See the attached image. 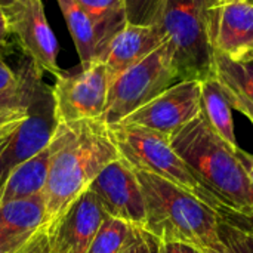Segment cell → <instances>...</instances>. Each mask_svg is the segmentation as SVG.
Returning a JSON list of instances; mask_svg holds the SVG:
<instances>
[{"instance_id": "8fae6325", "label": "cell", "mask_w": 253, "mask_h": 253, "mask_svg": "<svg viewBox=\"0 0 253 253\" xmlns=\"http://www.w3.org/2000/svg\"><path fill=\"white\" fill-rule=\"evenodd\" d=\"M105 213L136 228L145 227V200L136 172L122 157L108 163L89 188Z\"/></svg>"}, {"instance_id": "30bf717a", "label": "cell", "mask_w": 253, "mask_h": 253, "mask_svg": "<svg viewBox=\"0 0 253 253\" xmlns=\"http://www.w3.org/2000/svg\"><path fill=\"white\" fill-rule=\"evenodd\" d=\"M200 102L202 82L182 80L168 87L120 123L148 127L170 136L202 113Z\"/></svg>"}, {"instance_id": "e0dca14e", "label": "cell", "mask_w": 253, "mask_h": 253, "mask_svg": "<svg viewBox=\"0 0 253 253\" xmlns=\"http://www.w3.org/2000/svg\"><path fill=\"white\" fill-rule=\"evenodd\" d=\"M213 77L230 105L253 123V50L237 58L213 50Z\"/></svg>"}, {"instance_id": "44dd1931", "label": "cell", "mask_w": 253, "mask_h": 253, "mask_svg": "<svg viewBox=\"0 0 253 253\" xmlns=\"http://www.w3.org/2000/svg\"><path fill=\"white\" fill-rule=\"evenodd\" d=\"M93 21L99 40L101 53L110 39L126 24L123 0H76Z\"/></svg>"}, {"instance_id": "8d00e7d4", "label": "cell", "mask_w": 253, "mask_h": 253, "mask_svg": "<svg viewBox=\"0 0 253 253\" xmlns=\"http://www.w3.org/2000/svg\"><path fill=\"white\" fill-rule=\"evenodd\" d=\"M251 1H253V0H251Z\"/></svg>"}, {"instance_id": "ffe728a7", "label": "cell", "mask_w": 253, "mask_h": 253, "mask_svg": "<svg viewBox=\"0 0 253 253\" xmlns=\"http://www.w3.org/2000/svg\"><path fill=\"white\" fill-rule=\"evenodd\" d=\"M218 213V236L230 253H253V219L224 205L213 208Z\"/></svg>"}, {"instance_id": "8992f818", "label": "cell", "mask_w": 253, "mask_h": 253, "mask_svg": "<svg viewBox=\"0 0 253 253\" xmlns=\"http://www.w3.org/2000/svg\"><path fill=\"white\" fill-rule=\"evenodd\" d=\"M170 43L182 80L213 77V49L206 12L197 0H168L157 24Z\"/></svg>"}, {"instance_id": "836d02e7", "label": "cell", "mask_w": 253, "mask_h": 253, "mask_svg": "<svg viewBox=\"0 0 253 253\" xmlns=\"http://www.w3.org/2000/svg\"><path fill=\"white\" fill-rule=\"evenodd\" d=\"M203 253H230L227 249H225V246L222 245V248H219V249H203L202 251Z\"/></svg>"}, {"instance_id": "9a60e30c", "label": "cell", "mask_w": 253, "mask_h": 253, "mask_svg": "<svg viewBox=\"0 0 253 253\" xmlns=\"http://www.w3.org/2000/svg\"><path fill=\"white\" fill-rule=\"evenodd\" d=\"M64 139V125L58 123L50 142L31 159L15 168L0 187V205L43 194L52 160Z\"/></svg>"}, {"instance_id": "d6a6232c", "label": "cell", "mask_w": 253, "mask_h": 253, "mask_svg": "<svg viewBox=\"0 0 253 253\" xmlns=\"http://www.w3.org/2000/svg\"><path fill=\"white\" fill-rule=\"evenodd\" d=\"M21 1H28V0H0V6L1 7H7L13 3H21Z\"/></svg>"}, {"instance_id": "6da1fadb", "label": "cell", "mask_w": 253, "mask_h": 253, "mask_svg": "<svg viewBox=\"0 0 253 253\" xmlns=\"http://www.w3.org/2000/svg\"><path fill=\"white\" fill-rule=\"evenodd\" d=\"M169 139L196 179L221 205L253 215V188L243 151L225 142L202 113Z\"/></svg>"}, {"instance_id": "83f0119b", "label": "cell", "mask_w": 253, "mask_h": 253, "mask_svg": "<svg viewBox=\"0 0 253 253\" xmlns=\"http://www.w3.org/2000/svg\"><path fill=\"white\" fill-rule=\"evenodd\" d=\"M49 237H47V231L42 230L39 231L24 248H21L19 251L13 253H49Z\"/></svg>"}, {"instance_id": "277c9868", "label": "cell", "mask_w": 253, "mask_h": 253, "mask_svg": "<svg viewBox=\"0 0 253 253\" xmlns=\"http://www.w3.org/2000/svg\"><path fill=\"white\" fill-rule=\"evenodd\" d=\"M107 126L119 156L130 168L138 172L160 176L190 191L212 208L221 205L173 151L169 136L136 125L116 123Z\"/></svg>"}, {"instance_id": "52a82bcc", "label": "cell", "mask_w": 253, "mask_h": 253, "mask_svg": "<svg viewBox=\"0 0 253 253\" xmlns=\"http://www.w3.org/2000/svg\"><path fill=\"white\" fill-rule=\"evenodd\" d=\"M56 126L52 87L43 82V73L39 71L28 102V114L4 141L0 151V187L15 168L36 156L50 142Z\"/></svg>"}, {"instance_id": "4316f807", "label": "cell", "mask_w": 253, "mask_h": 253, "mask_svg": "<svg viewBox=\"0 0 253 253\" xmlns=\"http://www.w3.org/2000/svg\"><path fill=\"white\" fill-rule=\"evenodd\" d=\"M21 83V73H15L0 55V92L16 89Z\"/></svg>"}, {"instance_id": "3957f363", "label": "cell", "mask_w": 253, "mask_h": 253, "mask_svg": "<svg viewBox=\"0 0 253 253\" xmlns=\"http://www.w3.org/2000/svg\"><path fill=\"white\" fill-rule=\"evenodd\" d=\"M136 172L145 200L144 230L162 243L219 249L216 211L190 191L151 173Z\"/></svg>"}, {"instance_id": "f546056e", "label": "cell", "mask_w": 253, "mask_h": 253, "mask_svg": "<svg viewBox=\"0 0 253 253\" xmlns=\"http://www.w3.org/2000/svg\"><path fill=\"white\" fill-rule=\"evenodd\" d=\"M10 27H9V21H7V16H6V12L4 9L0 6V47L3 44H6L7 42V37L10 36Z\"/></svg>"}, {"instance_id": "7a4b0ae2", "label": "cell", "mask_w": 253, "mask_h": 253, "mask_svg": "<svg viewBox=\"0 0 253 253\" xmlns=\"http://www.w3.org/2000/svg\"><path fill=\"white\" fill-rule=\"evenodd\" d=\"M64 125V139L58 148L43 190L46 230L89 188L98 173L119 151L101 119Z\"/></svg>"}, {"instance_id": "7c38bea8", "label": "cell", "mask_w": 253, "mask_h": 253, "mask_svg": "<svg viewBox=\"0 0 253 253\" xmlns=\"http://www.w3.org/2000/svg\"><path fill=\"white\" fill-rule=\"evenodd\" d=\"M212 49L230 58L253 50V1L218 0L206 12Z\"/></svg>"}, {"instance_id": "ba28073f", "label": "cell", "mask_w": 253, "mask_h": 253, "mask_svg": "<svg viewBox=\"0 0 253 253\" xmlns=\"http://www.w3.org/2000/svg\"><path fill=\"white\" fill-rule=\"evenodd\" d=\"M111 76L102 61L82 67L71 76L59 74L52 87L58 123L101 119L107 105Z\"/></svg>"}, {"instance_id": "1f68e13d", "label": "cell", "mask_w": 253, "mask_h": 253, "mask_svg": "<svg viewBox=\"0 0 253 253\" xmlns=\"http://www.w3.org/2000/svg\"><path fill=\"white\" fill-rule=\"evenodd\" d=\"M197 1H199V4L203 7V10H205V12H208V9H209L215 1H218V0H197Z\"/></svg>"}, {"instance_id": "2e32d148", "label": "cell", "mask_w": 253, "mask_h": 253, "mask_svg": "<svg viewBox=\"0 0 253 253\" xmlns=\"http://www.w3.org/2000/svg\"><path fill=\"white\" fill-rule=\"evenodd\" d=\"M42 230H46L43 194L0 205V253L19 251Z\"/></svg>"}, {"instance_id": "e575fe53", "label": "cell", "mask_w": 253, "mask_h": 253, "mask_svg": "<svg viewBox=\"0 0 253 253\" xmlns=\"http://www.w3.org/2000/svg\"><path fill=\"white\" fill-rule=\"evenodd\" d=\"M9 136H10V135H9ZM9 136H7V138H9ZM7 138H4V139H1V141H0V151H1V148H3V145H4V141H6Z\"/></svg>"}, {"instance_id": "ac0fdd59", "label": "cell", "mask_w": 253, "mask_h": 253, "mask_svg": "<svg viewBox=\"0 0 253 253\" xmlns=\"http://www.w3.org/2000/svg\"><path fill=\"white\" fill-rule=\"evenodd\" d=\"M56 3L73 37L80 65L86 67L98 61L101 56V40L90 16L76 0H56Z\"/></svg>"}, {"instance_id": "d6986e66", "label": "cell", "mask_w": 253, "mask_h": 253, "mask_svg": "<svg viewBox=\"0 0 253 253\" xmlns=\"http://www.w3.org/2000/svg\"><path fill=\"white\" fill-rule=\"evenodd\" d=\"M202 114L211 125V127L231 147L239 148L233 107L230 105L227 96L224 95L219 83L215 77L206 79L202 82Z\"/></svg>"}, {"instance_id": "5b68a950", "label": "cell", "mask_w": 253, "mask_h": 253, "mask_svg": "<svg viewBox=\"0 0 253 253\" xmlns=\"http://www.w3.org/2000/svg\"><path fill=\"white\" fill-rule=\"evenodd\" d=\"M178 82H182V77L175 53L165 40L142 61L111 79L101 120L107 125L120 123Z\"/></svg>"}, {"instance_id": "4fadbf2b", "label": "cell", "mask_w": 253, "mask_h": 253, "mask_svg": "<svg viewBox=\"0 0 253 253\" xmlns=\"http://www.w3.org/2000/svg\"><path fill=\"white\" fill-rule=\"evenodd\" d=\"M108 215L90 190H86L49 227V253H86Z\"/></svg>"}, {"instance_id": "9c48e42d", "label": "cell", "mask_w": 253, "mask_h": 253, "mask_svg": "<svg viewBox=\"0 0 253 253\" xmlns=\"http://www.w3.org/2000/svg\"><path fill=\"white\" fill-rule=\"evenodd\" d=\"M9 21L10 33L18 39L36 70L55 77L61 74L58 67L59 44L50 28L43 0H28L3 7Z\"/></svg>"}, {"instance_id": "cb8c5ba5", "label": "cell", "mask_w": 253, "mask_h": 253, "mask_svg": "<svg viewBox=\"0 0 253 253\" xmlns=\"http://www.w3.org/2000/svg\"><path fill=\"white\" fill-rule=\"evenodd\" d=\"M19 73H21L19 86L12 90L0 92V113L10 110V108L21 107V105H27L30 101L39 70H36V67L30 61L28 64H25V68H22V71H19Z\"/></svg>"}, {"instance_id": "f1b7e54d", "label": "cell", "mask_w": 253, "mask_h": 253, "mask_svg": "<svg viewBox=\"0 0 253 253\" xmlns=\"http://www.w3.org/2000/svg\"><path fill=\"white\" fill-rule=\"evenodd\" d=\"M160 253H203L196 246L187 243H162L160 242Z\"/></svg>"}, {"instance_id": "d4e9b609", "label": "cell", "mask_w": 253, "mask_h": 253, "mask_svg": "<svg viewBox=\"0 0 253 253\" xmlns=\"http://www.w3.org/2000/svg\"><path fill=\"white\" fill-rule=\"evenodd\" d=\"M27 114H28V104L1 111L0 113V141L12 135L16 130V127L24 122Z\"/></svg>"}, {"instance_id": "7402d4cb", "label": "cell", "mask_w": 253, "mask_h": 253, "mask_svg": "<svg viewBox=\"0 0 253 253\" xmlns=\"http://www.w3.org/2000/svg\"><path fill=\"white\" fill-rule=\"evenodd\" d=\"M139 230L122 219L107 216L86 253H120Z\"/></svg>"}, {"instance_id": "484cf974", "label": "cell", "mask_w": 253, "mask_h": 253, "mask_svg": "<svg viewBox=\"0 0 253 253\" xmlns=\"http://www.w3.org/2000/svg\"><path fill=\"white\" fill-rule=\"evenodd\" d=\"M120 253H160V242L141 228L133 240Z\"/></svg>"}, {"instance_id": "4dcf8cb0", "label": "cell", "mask_w": 253, "mask_h": 253, "mask_svg": "<svg viewBox=\"0 0 253 253\" xmlns=\"http://www.w3.org/2000/svg\"><path fill=\"white\" fill-rule=\"evenodd\" d=\"M243 159H245V162H246V165H248V172H249V178H251V184H252L253 188V157L252 156H249L248 153L243 151Z\"/></svg>"}, {"instance_id": "603a6c76", "label": "cell", "mask_w": 253, "mask_h": 253, "mask_svg": "<svg viewBox=\"0 0 253 253\" xmlns=\"http://www.w3.org/2000/svg\"><path fill=\"white\" fill-rule=\"evenodd\" d=\"M126 22L135 25H157L168 0H123Z\"/></svg>"}, {"instance_id": "5bb4252c", "label": "cell", "mask_w": 253, "mask_h": 253, "mask_svg": "<svg viewBox=\"0 0 253 253\" xmlns=\"http://www.w3.org/2000/svg\"><path fill=\"white\" fill-rule=\"evenodd\" d=\"M166 40L159 25H135L126 22L107 43L99 61L105 64L111 79L154 52Z\"/></svg>"}, {"instance_id": "d590c367", "label": "cell", "mask_w": 253, "mask_h": 253, "mask_svg": "<svg viewBox=\"0 0 253 253\" xmlns=\"http://www.w3.org/2000/svg\"><path fill=\"white\" fill-rule=\"evenodd\" d=\"M251 216H252V215H251ZM252 219H253V216H252Z\"/></svg>"}]
</instances>
